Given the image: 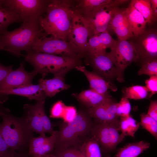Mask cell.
<instances>
[{"label":"cell","mask_w":157,"mask_h":157,"mask_svg":"<svg viewBox=\"0 0 157 157\" xmlns=\"http://www.w3.org/2000/svg\"><path fill=\"white\" fill-rule=\"evenodd\" d=\"M125 13L126 20L133 36L142 33L146 28L147 22L131 2L125 8Z\"/></svg>","instance_id":"ffe728a7"},{"label":"cell","mask_w":157,"mask_h":157,"mask_svg":"<svg viewBox=\"0 0 157 157\" xmlns=\"http://www.w3.org/2000/svg\"><path fill=\"white\" fill-rule=\"evenodd\" d=\"M149 1L151 5L154 22H155L157 18V0H149Z\"/></svg>","instance_id":"b9f144b4"},{"label":"cell","mask_w":157,"mask_h":157,"mask_svg":"<svg viewBox=\"0 0 157 157\" xmlns=\"http://www.w3.org/2000/svg\"><path fill=\"white\" fill-rule=\"evenodd\" d=\"M140 117V125L157 139V121L145 113H142Z\"/></svg>","instance_id":"f546056e"},{"label":"cell","mask_w":157,"mask_h":157,"mask_svg":"<svg viewBox=\"0 0 157 157\" xmlns=\"http://www.w3.org/2000/svg\"><path fill=\"white\" fill-rule=\"evenodd\" d=\"M89 36L87 28L79 16L73 10L72 26L68 38V41L72 42L78 47L83 58L87 52Z\"/></svg>","instance_id":"9a60e30c"},{"label":"cell","mask_w":157,"mask_h":157,"mask_svg":"<svg viewBox=\"0 0 157 157\" xmlns=\"http://www.w3.org/2000/svg\"><path fill=\"white\" fill-rule=\"evenodd\" d=\"M157 101H151L147 114L157 121Z\"/></svg>","instance_id":"60d3db41"},{"label":"cell","mask_w":157,"mask_h":157,"mask_svg":"<svg viewBox=\"0 0 157 157\" xmlns=\"http://www.w3.org/2000/svg\"><path fill=\"white\" fill-rule=\"evenodd\" d=\"M24 57L25 61L32 65L34 70L43 78L49 73L65 78L68 72L82 65L81 58L33 51L27 53Z\"/></svg>","instance_id":"3957f363"},{"label":"cell","mask_w":157,"mask_h":157,"mask_svg":"<svg viewBox=\"0 0 157 157\" xmlns=\"http://www.w3.org/2000/svg\"><path fill=\"white\" fill-rule=\"evenodd\" d=\"M66 106L62 101H57L51 109L50 117L53 118H62Z\"/></svg>","instance_id":"d590c367"},{"label":"cell","mask_w":157,"mask_h":157,"mask_svg":"<svg viewBox=\"0 0 157 157\" xmlns=\"http://www.w3.org/2000/svg\"><path fill=\"white\" fill-rule=\"evenodd\" d=\"M32 51L81 59L83 58L79 49L73 43L51 36L39 39L33 47Z\"/></svg>","instance_id":"9c48e42d"},{"label":"cell","mask_w":157,"mask_h":157,"mask_svg":"<svg viewBox=\"0 0 157 157\" xmlns=\"http://www.w3.org/2000/svg\"><path fill=\"white\" fill-rule=\"evenodd\" d=\"M130 2L142 15L147 23L151 24L154 23L149 0H132Z\"/></svg>","instance_id":"484cf974"},{"label":"cell","mask_w":157,"mask_h":157,"mask_svg":"<svg viewBox=\"0 0 157 157\" xmlns=\"http://www.w3.org/2000/svg\"><path fill=\"white\" fill-rule=\"evenodd\" d=\"M45 96L52 97L60 92L68 89L70 85L65 83V78L54 76L52 78H40L38 81Z\"/></svg>","instance_id":"7402d4cb"},{"label":"cell","mask_w":157,"mask_h":157,"mask_svg":"<svg viewBox=\"0 0 157 157\" xmlns=\"http://www.w3.org/2000/svg\"><path fill=\"white\" fill-rule=\"evenodd\" d=\"M125 19V9L119 8L109 22L107 32L110 34L114 32L116 27L124 23Z\"/></svg>","instance_id":"4dcf8cb0"},{"label":"cell","mask_w":157,"mask_h":157,"mask_svg":"<svg viewBox=\"0 0 157 157\" xmlns=\"http://www.w3.org/2000/svg\"><path fill=\"white\" fill-rule=\"evenodd\" d=\"M150 145L149 143L142 140L130 143L119 149L115 157H137Z\"/></svg>","instance_id":"cb8c5ba5"},{"label":"cell","mask_w":157,"mask_h":157,"mask_svg":"<svg viewBox=\"0 0 157 157\" xmlns=\"http://www.w3.org/2000/svg\"><path fill=\"white\" fill-rule=\"evenodd\" d=\"M83 58L86 64L90 65L93 72L107 80L112 82L116 78V69L108 52H87Z\"/></svg>","instance_id":"4fadbf2b"},{"label":"cell","mask_w":157,"mask_h":157,"mask_svg":"<svg viewBox=\"0 0 157 157\" xmlns=\"http://www.w3.org/2000/svg\"><path fill=\"white\" fill-rule=\"evenodd\" d=\"M117 103L111 98L95 106L88 108L89 115L98 123H119L116 114Z\"/></svg>","instance_id":"2e32d148"},{"label":"cell","mask_w":157,"mask_h":157,"mask_svg":"<svg viewBox=\"0 0 157 157\" xmlns=\"http://www.w3.org/2000/svg\"><path fill=\"white\" fill-rule=\"evenodd\" d=\"M21 21L17 15L0 7V35L7 31V28L10 25Z\"/></svg>","instance_id":"f1b7e54d"},{"label":"cell","mask_w":157,"mask_h":157,"mask_svg":"<svg viewBox=\"0 0 157 157\" xmlns=\"http://www.w3.org/2000/svg\"><path fill=\"white\" fill-rule=\"evenodd\" d=\"M0 124V130L3 138L9 148L14 151L24 152L28 150L31 142L34 137L24 116H14L10 110L6 112Z\"/></svg>","instance_id":"277c9868"},{"label":"cell","mask_w":157,"mask_h":157,"mask_svg":"<svg viewBox=\"0 0 157 157\" xmlns=\"http://www.w3.org/2000/svg\"><path fill=\"white\" fill-rule=\"evenodd\" d=\"M10 157H31L28 153H26L25 152H19L17 153L15 151Z\"/></svg>","instance_id":"7bdbcfd3"},{"label":"cell","mask_w":157,"mask_h":157,"mask_svg":"<svg viewBox=\"0 0 157 157\" xmlns=\"http://www.w3.org/2000/svg\"><path fill=\"white\" fill-rule=\"evenodd\" d=\"M119 124L121 132V135L124 138L126 136L134 137L140 125V123L131 115L127 117H120Z\"/></svg>","instance_id":"d4e9b609"},{"label":"cell","mask_w":157,"mask_h":157,"mask_svg":"<svg viewBox=\"0 0 157 157\" xmlns=\"http://www.w3.org/2000/svg\"><path fill=\"white\" fill-rule=\"evenodd\" d=\"M9 110V109L3 106L2 104H0V117H2L5 112Z\"/></svg>","instance_id":"ee69618b"},{"label":"cell","mask_w":157,"mask_h":157,"mask_svg":"<svg viewBox=\"0 0 157 157\" xmlns=\"http://www.w3.org/2000/svg\"><path fill=\"white\" fill-rule=\"evenodd\" d=\"M12 65L6 66L3 65L0 62V84L3 81L8 74L13 70Z\"/></svg>","instance_id":"ab89813d"},{"label":"cell","mask_w":157,"mask_h":157,"mask_svg":"<svg viewBox=\"0 0 157 157\" xmlns=\"http://www.w3.org/2000/svg\"><path fill=\"white\" fill-rule=\"evenodd\" d=\"M45 100L37 101L34 105L26 104L23 107V115L33 132L40 134L54 132L51 123L46 115L44 108Z\"/></svg>","instance_id":"30bf717a"},{"label":"cell","mask_w":157,"mask_h":157,"mask_svg":"<svg viewBox=\"0 0 157 157\" xmlns=\"http://www.w3.org/2000/svg\"><path fill=\"white\" fill-rule=\"evenodd\" d=\"M73 0H49L38 24L46 36L68 41L72 23Z\"/></svg>","instance_id":"6da1fadb"},{"label":"cell","mask_w":157,"mask_h":157,"mask_svg":"<svg viewBox=\"0 0 157 157\" xmlns=\"http://www.w3.org/2000/svg\"><path fill=\"white\" fill-rule=\"evenodd\" d=\"M146 86L148 92H150L149 97L151 98L157 92V76H150L149 79L145 81Z\"/></svg>","instance_id":"8d00e7d4"},{"label":"cell","mask_w":157,"mask_h":157,"mask_svg":"<svg viewBox=\"0 0 157 157\" xmlns=\"http://www.w3.org/2000/svg\"><path fill=\"white\" fill-rule=\"evenodd\" d=\"M131 109L129 99L123 97L119 103H117L116 114L119 117H126L130 115Z\"/></svg>","instance_id":"1f68e13d"},{"label":"cell","mask_w":157,"mask_h":157,"mask_svg":"<svg viewBox=\"0 0 157 157\" xmlns=\"http://www.w3.org/2000/svg\"><path fill=\"white\" fill-rule=\"evenodd\" d=\"M138 74L139 75L144 74L149 76H157V60L142 63L141 68L138 71Z\"/></svg>","instance_id":"836d02e7"},{"label":"cell","mask_w":157,"mask_h":157,"mask_svg":"<svg viewBox=\"0 0 157 157\" xmlns=\"http://www.w3.org/2000/svg\"><path fill=\"white\" fill-rule=\"evenodd\" d=\"M75 69L83 73L89 82L90 89L95 92L104 94L109 92V89L113 92L117 90V86L112 82L107 80L93 71H88L84 66L80 65Z\"/></svg>","instance_id":"ac0fdd59"},{"label":"cell","mask_w":157,"mask_h":157,"mask_svg":"<svg viewBox=\"0 0 157 157\" xmlns=\"http://www.w3.org/2000/svg\"><path fill=\"white\" fill-rule=\"evenodd\" d=\"M108 52L116 69V79L120 83L124 81V72L132 63L137 62L138 56L130 40H118Z\"/></svg>","instance_id":"ba28073f"},{"label":"cell","mask_w":157,"mask_h":157,"mask_svg":"<svg viewBox=\"0 0 157 157\" xmlns=\"http://www.w3.org/2000/svg\"><path fill=\"white\" fill-rule=\"evenodd\" d=\"M88 114L81 110L72 122L67 123L58 131L54 149H65L75 144L79 138L87 135L92 130V123Z\"/></svg>","instance_id":"5b68a950"},{"label":"cell","mask_w":157,"mask_h":157,"mask_svg":"<svg viewBox=\"0 0 157 157\" xmlns=\"http://www.w3.org/2000/svg\"><path fill=\"white\" fill-rule=\"evenodd\" d=\"M46 37L38 23L23 22L21 26L14 30L7 31L0 35V46L4 50L18 57L22 51L27 53L40 38Z\"/></svg>","instance_id":"7a4b0ae2"},{"label":"cell","mask_w":157,"mask_h":157,"mask_svg":"<svg viewBox=\"0 0 157 157\" xmlns=\"http://www.w3.org/2000/svg\"><path fill=\"white\" fill-rule=\"evenodd\" d=\"M77 114L76 108L72 106H66L62 117L65 122L68 123L72 121Z\"/></svg>","instance_id":"74e56055"},{"label":"cell","mask_w":157,"mask_h":157,"mask_svg":"<svg viewBox=\"0 0 157 157\" xmlns=\"http://www.w3.org/2000/svg\"><path fill=\"white\" fill-rule=\"evenodd\" d=\"M79 150L85 157H101L99 143L94 136L85 142Z\"/></svg>","instance_id":"4316f807"},{"label":"cell","mask_w":157,"mask_h":157,"mask_svg":"<svg viewBox=\"0 0 157 157\" xmlns=\"http://www.w3.org/2000/svg\"><path fill=\"white\" fill-rule=\"evenodd\" d=\"M15 151L9 148L3 138L0 130V157H10Z\"/></svg>","instance_id":"f35d334b"},{"label":"cell","mask_w":157,"mask_h":157,"mask_svg":"<svg viewBox=\"0 0 157 157\" xmlns=\"http://www.w3.org/2000/svg\"><path fill=\"white\" fill-rule=\"evenodd\" d=\"M72 95L88 108L98 105L112 98L109 92L101 94L90 89Z\"/></svg>","instance_id":"44dd1931"},{"label":"cell","mask_w":157,"mask_h":157,"mask_svg":"<svg viewBox=\"0 0 157 157\" xmlns=\"http://www.w3.org/2000/svg\"><path fill=\"white\" fill-rule=\"evenodd\" d=\"M114 32L116 33L119 40H127L133 36L126 18L124 23L116 27Z\"/></svg>","instance_id":"d6a6232c"},{"label":"cell","mask_w":157,"mask_h":157,"mask_svg":"<svg viewBox=\"0 0 157 157\" xmlns=\"http://www.w3.org/2000/svg\"><path fill=\"white\" fill-rule=\"evenodd\" d=\"M123 97L128 99L138 100L147 98L148 91L145 86L135 85L122 89Z\"/></svg>","instance_id":"83f0119b"},{"label":"cell","mask_w":157,"mask_h":157,"mask_svg":"<svg viewBox=\"0 0 157 157\" xmlns=\"http://www.w3.org/2000/svg\"><path fill=\"white\" fill-rule=\"evenodd\" d=\"M10 94L24 96L30 100H35L37 101L45 100V96L39 84L31 85L15 88L5 92L2 97L3 104L8 99Z\"/></svg>","instance_id":"d6986e66"},{"label":"cell","mask_w":157,"mask_h":157,"mask_svg":"<svg viewBox=\"0 0 157 157\" xmlns=\"http://www.w3.org/2000/svg\"><path fill=\"white\" fill-rule=\"evenodd\" d=\"M108 0H73V10L81 18L88 16L97 7Z\"/></svg>","instance_id":"603a6c76"},{"label":"cell","mask_w":157,"mask_h":157,"mask_svg":"<svg viewBox=\"0 0 157 157\" xmlns=\"http://www.w3.org/2000/svg\"><path fill=\"white\" fill-rule=\"evenodd\" d=\"M58 136V131H55L50 137L45 133L34 137L30 143L28 153L31 157H38L51 153L53 151Z\"/></svg>","instance_id":"e0dca14e"},{"label":"cell","mask_w":157,"mask_h":157,"mask_svg":"<svg viewBox=\"0 0 157 157\" xmlns=\"http://www.w3.org/2000/svg\"><path fill=\"white\" fill-rule=\"evenodd\" d=\"M53 151V154L57 157H85L79 150L70 147Z\"/></svg>","instance_id":"e575fe53"},{"label":"cell","mask_w":157,"mask_h":157,"mask_svg":"<svg viewBox=\"0 0 157 157\" xmlns=\"http://www.w3.org/2000/svg\"><path fill=\"white\" fill-rule=\"evenodd\" d=\"M49 0H0V7L17 15L22 22L38 23Z\"/></svg>","instance_id":"52a82bcc"},{"label":"cell","mask_w":157,"mask_h":157,"mask_svg":"<svg viewBox=\"0 0 157 157\" xmlns=\"http://www.w3.org/2000/svg\"><path fill=\"white\" fill-rule=\"evenodd\" d=\"M128 1L126 0H108L96 8L85 18L79 16L87 28L89 38L104 32H107L108 26L120 5Z\"/></svg>","instance_id":"8992f818"},{"label":"cell","mask_w":157,"mask_h":157,"mask_svg":"<svg viewBox=\"0 0 157 157\" xmlns=\"http://www.w3.org/2000/svg\"><path fill=\"white\" fill-rule=\"evenodd\" d=\"M129 39L142 64L157 60L156 28H146L140 34Z\"/></svg>","instance_id":"8fae6325"},{"label":"cell","mask_w":157,"mask_h":157,"mask_svg":"<svg viewBox=\"0 0 157 157\" xmlns=\"http://www.w3.org/2000/svg\"><path fill=\"white\" fill-rule=\"evenodd\" d=\"M93 136L99 144L106 149H115L124 138L119 134V123L103 122L98 123L92 129Z\"/></svg>","instance_id":"7c38bea8"},{"label":"cell","mask_w":157,"mask_h":157,"mask_svg":"<svg viewBox=\"0 0 157 157\" xmlns=\"http://www.w3.org/2000/svg\"><path fill=\"white\" fill-rule=\"evenodd\" d=\"M0 50H4V49L2 47L0 46Z\"/></svg>","instance_id":"bcb514c9"},{"label":"cell","mask_w":157,"mask_h":157,"mask_svg":"<svg viewBox=\"0 0 157 157\" xmlns=\"http://www.w3.org/2000/svg\"><path fill=\"white\" fill-rule=\"evenodd\" d=\"M57 157L55 155L53 154L50 153L42 156L38 157Z\"/></svg>","instance_id":"f6af8a7d"},{"label":"cell","mask_w":157,"mask_h":157,"mask_svg":"<svg viewBox=\"0 0 157 157\" xmlns=\"http://www.w3.org/2000/svg\"><path fill=\"white\" fill-rule=\"evenodd\" d=\"M38 74L34 70L31 72L26 71L24 62L22 61L19 67L11 70L0 84V104H3L2 97L5 92L32 84L33 78Z\"/></svg>","instance_id":"5bb4252c"}]
</instances>
